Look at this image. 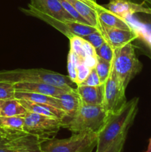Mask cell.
<instances>
[{"mask_svg":"<svg viewBox=\"0 0 151 152\" xmlns=\"http://www.w3.org/2000/svg\"><path fill=\"white\" fill-rule=\"evenodd\" d=\"M139 98L130 99L119 111L107 114L103 126L98 133L96 152L105 151L119 135L129 130L138 112Z\"/></svg>","mask_w":151,"mask_h":152,"instance_id":"obj_1","label":"cell"},{"mask_svg":"<svg viewBox=\"0 0 151 152\" xmlns=\"http://www.w3.org/2000/svg\"><path fill=\"white\" fill-rule=\"evenodd\" d=\"M0 82L13 83H45L71 91L75 84L68 76L42 68L0 71Z\"/></svg>","mask_w":151,"mask_h":152,"instance_id":"obj_2","label":"cell"},{"mask_svg":"<svg viewBox=\"0 0 151 152\" xmlns=\"http://www.w3.org/2000/svg\"><path fill=\"white\" fill-rule=\"evenodd\" d=\"M98 134L85 131L65 139L46 140L40 144L41 152H93L96 148Z\"/></svg>","mask_w":151,"mask_h":152,"instance_id":"obj_3","label":"cell"},{"mask_svg":"<svg viewBox=\"0 0 151 152\" xmlns=\"http://www.w3.org/2000/svg\"><path fill=\"white\" fill-rule=\"evenodd\" d=\"M142 64L137 58L131 43L114 50L111 70L120 84L127 88L130 82L142 71Z\"/></svg>","mask_w":151,"mask_h":152,"instance_id":"obj_4","label":"cell"},{"mask_svg":"<svg viewBox=\"0 0 151 152\" xmlns=\"http://www.w3.org/2000/svg\"><path fill=\"white\" fill-rule=\"evenodd\" d=\"M107 114L102 105H88L81 104L76 114L62 124V128L73 134L90 131L99 133L105 123Z\"/></svg>","mask_w":151,"mask_h":152,"instance_id":"obj_5","label":"cell"},{"mask_svg":"<svg viewBox=\"0 0 151 152\" xmlns=\"http://www.w3.org/2000/svg\"><path fill=\"white\" fill-rule=\"evenodd\" d=\"M24 117V132L36 137L41 142L54 138L62 128V121L59 119L29 111L26 113Z\"/></svg>","mask_w":151,"mask_h":152,"instance_id":"obj_6","label":"cell"},{"mask_svg":"<svg viewBox=\"0 0 151 152\" xmlns=\"http://www.w3.org/2000/svg\"><path fill=\"white\" fill-rule=\"evenodd\" d=\"M20 9L25 14L38 18V19L45 22L46 23L49 24L52 27L56 28V30L60 31L64 35L66 36L68 39L72 37L73 36L83 37L98 30V28L96 27L92 26L88 24L81 23V22H77L75 20H60V19H58L29 7L28 8Z\"/></svg>","mask_w":151,"mask_h":152,"instance_id":"obj_7","label":"cell"},{"mask_svg":"<svg viewBox=\"0 0 151 152\" xmlns=\"http://www.w3.org/2000/svg\"><path fill=\"white\" fill-rule=\"evenodd\" d=\"M102 106L107 114L118 112L127 103L126 89L120 84L112 70L107 80L102 85Z\"/></svg>","mask_w":151,"mask_h":152,"instance_id":"obj_8","label":"cell"},{"mask_svg":"<svg viewBox=\"0 0 151 152\" xmlns=\"http://www.w3.org/2000/svg\"><path fill=\"white\" fill-rule=\"evenodd\" d=\"M145 2L139 4L130 0H110L104 7L112 13L127 19L135 13H145L151 15V7L144 5Z\"/></svg>","mask_w":151,"mask_h":152,"instance_id":"obj_9","label":"cell"},{"mask_svg":"<svg viewBox=\"0 0 151 152\" xmlns=\"http://www.w3.org/2000/svg\"><path fill=\"white\" fill-rule=\"evenodd\" d=\"M99 29L102 32L105 41L113 50L131 43L133 40L139 38L136 30H123L118 28H106L99 25Z\"/></svg>","mask_w":151,"mask_h":152,"instance_id":"obj_10","label":"cell"},{"mask_svg":"<svg viewBox=\"0 0 151 152\" xmlns=\"http://www.w3.org/2000/svg\"><path fill=\"white\" fill-rule=\"evenodd\" d=\"M28 7L60 20H74L64 9L59 0H30Z\"/></svg>","mask_w":151,"mask_h":152,"instance_id":"obj_11","label":"cell"},{"mask_svg":"<svg viewBox=\"0 0 151 152\" xmlns=\"http://www.w3.org/2000/svg\"><path fill=\"white\" fill-rule=\"evenodd\" d=\"M17 91L33 92L56 97L69 90L45 83H22L14 84ZM72 91V90H71Z\"/></svg>","mask_w":151,"mask_h":152,"instance_id":"obj_12","label":"cell"},{"mask_svg":"<svg viewBox=\"0 0 151 152\" xmlns=\"http://www.w3.org/2000/svg\"><path fill=\"white\" fill-rule=\"evenodd\" d=\"M98 20L101 26L106 28H118L123 30H134L124 18L121 17L105 8L104 6L99 5L96 9Z\"/></svg>","mask_w":151,"mask_h":152,"instance_id":"obj_13","label":"cell"},{"mask_svg":"<svg viewBox=\"0 0 151 152\" xmlns=\"http://www.w3.org/2000/svg\"><path fill=\"white\" fill-rule=\"evenodd\" d=\"M19 100L20 101L21 104L25 107V109L29 112L59 119L62 121L65 120L67 117L66 113L63 110L53 106V105H48V104L38 103V102H31L29 100H25V99H19Z\"/></svg>","mask_w":151,"mask_h":152,"instance_id":"obj_14","label":"cell"},{"mask_svg":"<svg viewBox=\"0 0 151 152\" xmlns=\"http://www.w3.org/2000/svg\"><path fill=\"white\" fill-rule=\"evenodd\" d=\"M56 97L59 100L61 109L63 110L66 113V118L62 121V124H63L76 114L81 105V99L76 92V88L59 95Z\"/></svg>","mask_w":151,"mask_h":152,"instance_id":"obj_15","label":"cell"},{"mask_svg":"<svg viewBox=\"0 0 151 152\" xmlns=\"http://www.w3.org/2000/svg\"><path fill=\"white\" fill-rule=\"evenodd\" d=\"M76 88L81 104L88 105H102L103 100L102 85L98 86H87L78 85Z\"/></svg>","mask_w":151,"mask_h":152,"instance_id":"obj_16","label":"cell"},{"mask_svg":"<svg viewBox=\"0 0 151 152\" xmlns=\"http://www.w3.org/2000/svg\"><path fill=\"white\" fill-rule=\"evenodd\" d=\"M66 1H68L74 7L78 14L84 18L89 25L96 27L99 29V22L98 20L96 10L89 3L84 0H66Z\"/></svg>","mask_w":151,"mask_h":152,"instance_id":"obj_17","label":"cell"},{"mask_svg":"<svg viewBox=\"0 0 151 152\" xmlns=\"http://www.w3.org/2000/svg\"><path fill=\"white\" fill-rule=\"evenodd\" d=\"M15 98L17 99H25V100L31 101V102H38V103L48 104V105H53V106L61 109L59 99L57 97H54V96H47V95L41 94L33 93V92L16 91Z\"/></svg>","mask_w":151,"mask_h":152,"instance_id":"obj_18","label":"cell"},{"mask_svg":"<svg viewBox=\"0 0 151 152\" xmlns=\"http://www.w3.org/2000/svg\"><path fill=\"white\" fill-rule=\"evenodd\" d=\"M0 111L3 117L25 116L28 112L20 101L16 98L0 100Z\"/></svg>","mask_w":151,"mask_h":152,"instance_id":"obj_19","label":"cell"},{"mask_svg":"<svg viewBox=\"0 0 151 152\" xmlns=\"http://www.w3.org/2000/svg\"><path fill=\"white\" fill-rule=\"evenodd\" d=\"M25 116L3 117L0 116V127L15 132H24Z\"/></svg>","mask_w":151,"mask_h":152,"instance_id":"obj_20","label":"cell"},{"mask_svg":"<svg viewBox=\"0 0 151 152\" xmlns=\"http://www.w3.org/2000/svg\"><path fill=\"white\" fill-rule=\"evenodd\" d=\"M111 68H112V62L105 61L103 59H102V58L97 56L95 69H96V72H97L99 80H100L101 83L102 85L105 83V81L109 77L111 71Z\"/></svg>","mask_w":151,"mask_h":152,"instance_id":"obj_21","label":"cell"},{"mask_svg":"<svg viewBox=\"0 0 151 152\" xmlns=\"http://www.w3.org/2000/svg\"><path fill=\"white\" fill-rule=\"evenodd\" d=\"M82 62H84L73 51L70 50L68 57V77L75 84L77 77V66L78 64L82 63Z\"/></svg>","mask_w":151,"mask_h":152,"instance_id":"obj_22","label":"cell"},{"mask_svg":"<svg viewBox=\"0 0 151 152\" xmlns=\"http://www.w3.org/2000/svg\"><path fill=\"white\" fill-rule=\"evenodd\" d=\"M70 39V50L73 51L84 62L86 58L84 49V39L78 36H73Z\"/></svg>","mask_w":151,"mask_h":152,"instance_id":"obj_23","label":"cell"},{"mask_svg":"<svg viewBox=\"0 0 151 152\" xmlns=\"http://www.w3.org/2000/svg\"><path fill=\"white\" fill-rule=\"evenodd\" d=\"M81 38L84 39L87 42H88L90 44H91L96 50L99 48H100L102 45V44L106 42L99 29L96 30V31L92 32L91 34H88L87 36H84V37H81Z\"/></svg>","mask_w":151,"mask_h":152,"instance_id":"obj_24","label":"cell"},{"mask_svg":"<svg viewBox=\"0 0 151 152\" xmlns=\"http://www.w3.org/2000/svg\"><path fill=\"white\" fill-rule=\"evenodd\" d=\"M14 84L5 82H0V100L13 99L15 98Z\"/></svg>","mask_w":151,"mask_h":152,"instance_id":"obj_25","label":"cell"},{"mask_svg":"<svg viewBox=\"0 0 151 152\" xmlns=\"http://www.w3.org/2000/svg\"><path fill=\"white\" fill-rule=\"evenodd\" d=\"M128 131L127 130L123 132L121 135L118 137L106 149L102 152H122L127 138Z\"/></svg>","mask_w":151,"mask_h":152,"instance_id":"obj_26","label":"cell"},{"mask_svg":"<svg viewBox=\"0 0 151 152\" xmlns=\"http://www.w3.org/2000/svg\"><path fill=\"white\" fill-rule=\"evenodd\" d=\"M96 53L97 56L102 58L104 60L112 62L113 59L114 50L107 42H104L100 48L96 49Z\"/></svg>","mask_w":151,"mask_h":152,"instance_id":"obj_27","label":"cell"},{"mask_svg":"<svg viewBox=\"0 0 151 152\" xmlns=\"http://www.w3.org/2000/svg\"><path fill=\"white\" fill-rule=\"evenodd\" d=\"M59 1H60V3L62 4V7H64V9H65V10H66L70 15V16L74 19V20L77 21V22H81V23L88 24L87 21L78 14V12L74 9V7H73V6L71 5L68 1H66V0H59Z\"/></svg>","mask_w":151,"mask_h":152,"instance_id":"obj_28","label":"cell"},{"mask_svg":"<svg viewBox=\"0 0 151 152\" xmlns=\"http://www.w3.org/2000/svg\"><path fill=\"white\" fill-rule=\"evenodd\" d=\"M80 85L87 86H98L102 85V83H101L99 77V76H98L97 72H96L95 68L91 69V71H90V74H88L87 78H86ZM77 86H78V85H77Z\"/></svg>","mask_w":151,"mask_h":152,"instance_id":"obj_29","label":"cell"},{"mask_svg":"<svg viewBox=\"0 0 151 152\" xmlns=\"http://www.w3.org/2000/svg\"><path fill=\"white\" fill-rule=\"evenodd\" d=\"M90 68L84 65V62L78 64L77 66V77L76 81V85H80L88 76L90 74Z\"/></svg>","mask_w":151,"mask_h":152,"instance_id":"obj_30","label":"cell"},{"mask_svg":"<svg viewBox=\"0 0 151 152\" xmlns=\"http://www.w3.org/2000/svg\"><path fill=\"white\" fill-rule=\"evenodd\" d=\"M84 52H85L86 56H93V57H96L97 55L96 53V49L93 48V46L91 44L87 42L86 40L84 39Z\"/></svg>","mask_w":151,"mask_h":152,"instance_id":"obj_31","label":"cell"},{"mask_svg":"<svg viewBox=\"0 0 151 152\" xmlns=\"http://www.w3.org/2000/svg\"><path fill=\"white\" fill-rule=\"evenodd\" d=\"M41 142H36V143L29 145V146L26 147V148H22V149H21L20 151L18 152H41V147H40Z\"/></svg>","mask_w":151,"mask_h":152,"instance_id":"obj_32","label":"cell"},{"mask_svg":"<svg viewBox=\"0 0 151 152\" xmlns=\"http://www.w3.org/2000/svg\"><path fill=\"white\" fill-rule=\"evenodd\" d=\"M84 1H87V3H89V4H90V5H91L92 7L95 9V10H96V9L97 8L99 5V4H97V2H96V0H84Z\"/></svg>","mask_w":151,"mask_h":152,"instance_id":"obj_33","label":"cell"},{"mask_svg":"<svg viewBox=\"0 0 151 152\" xmlns=\"http://www.w3.org/2000/svg\"><path fill=\"white\" fill-rule=\"evenodd\" d=\"M145 152H151V137L149 140V143H148L147 148L146 151Z\"/></svg>","mask_w":151,"mask_h":152,"instance_id":"obj_34","label":"cell"},{"mask_svg":"<svg viewBox=\"0 0 151 152\" xmlns=\"http://www.w3.org/2000/svg\"><path fill=\"white\" fill-rule=\"evenodd\" d=\"M142 1H144V2L147 3V4H150V5H151V0H142Z\"/></svg>","mask_w":151,"mask_h":152,"instance_id":"obj_35","label":"cell"},{"mask_svg":"<svg viewBox=\"0 0 151 152\" xmlns=\"http://www.w3.org/2000/svg\"><path fill=\"white\" fill-rule=\"evenodd\" d=\"M0 116H1V111H0Z\"/></svg>","mask_w":151,"mask_h":152,"instance_id":"obj_36","label":"cell"}]
</instances>
